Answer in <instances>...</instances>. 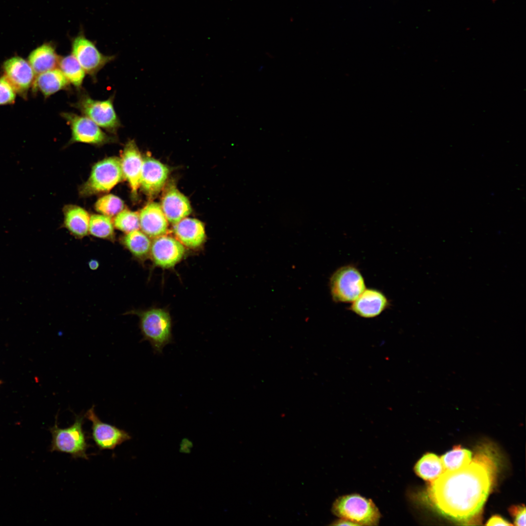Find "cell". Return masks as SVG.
I'll list each match as a JSON object with an SVG mask.
<instances>
[{"label": "cell", "mask_w": 526, "mask_h": 526, "mask_svg": "<svg viewBox=\"0 0 526 526\" xmlns=\"http://www.w3.org/2000/svg\"><path fill=\"white\" fill-rule=\"evenodd\" d=\"M492 461L478 454L467 466L445 471L430 483L426 498L438 512L453 521L466 522L475 517L486 502L494 478Z\"/></svg>", "instance_id": "6da1fadb"}, {"label": "cell", "mask_w": 526, "mask_h": 526, "mask_svg": "<svg viewBox=\"0 0 526 526\" xmlns=\"http://www.w3.org/2000/svg\"><path fill=\"white\" fill-rule=\"evenodd\" d=\"M128 313L139 317L142 340L150 342L154 354H161L165 346L173 342L172 319L166 309L150 308Z\"/></svg>", "instance_id": "7a4b0ae2"}, {"label": "cell", "mask_w": 526, "mask_h": 526, "mask_svg": "<svg viewBox=\"0 0 526 526\" xmlns=\"http://www.w3.org/2000/svg\"><path fill=\"white\" fill-rule=\"evenodd\" d=\"M56 417L55 425L49 428L52 435L50 451L69 454L74 458L89 459L86 451L90 445L83 429L84 416L75 415L74 423L66 428L58 426Z\"/></svg>", "instance_id": "3957f363"}, {"label": "cell", "mask_w": 526, "mask_h": 526, "mask_svg": "<svg viewBox=\"0 0 526 526\" xmlns=\"http://www.w3.org/2000/svg\"><path fill=\"white\" fill-rule=\"evenodd\" d=\"M332 510L336 516L357 526L377 525L380 517L372 501L358 494L339 497L333 504Z\"/></svg>", "instance_id": "277c9868"}, {"label": "cell", "mask_w": 526, "mask_h": 526, "mask_svg": "<svg viewBox=\"0 0 526 526\" xmlns=\"http://www.w3.org/2000/svg\"><path fill=\"white\" fill-rule=\"evenodd\" d=\"M113 99L112 95L106 100H96L86 93H81L72 106L100 127L115 133L121 123L115 111Z\"/></svg>", "instance_id": "5b68a950"}, {"label": "cell", "mask_w": 526, "mask_h": 526, "mask_svg": "<svg viewBox=\"0 0 526 526\" xmlns=\"http://www.w3.org/2000/svg\"><path fill=\"white\" fill-rule=\"evenodd\" d=\"M329 286L332 299L337 302L352 303L366 289L363 276L353 265L337 269L330 278Z\"/></svg>", "instance_id": "8992f818"}, {"label": "cell", "mask_w": 526, "mask_h": 526, "mask_svg": "<svg viewBox=\"0 0 526 526\" xmlns=\"http://www.w3.org/2000/svg\"><path fill=\"white\" fill-rule=\"evenodd\" d=\"M123 178L120 159L106 158L94 166L90 177L81 187V193L89 195L108 191Z\"/></svg>", "instance_id": "52a82bcc"}, {"label": "cell", "mask_w": 526, "mask_h": 526, "mask_svg": "<svg viewBox=\"0 0 526 526\" xmlns=\"http://www.w3.org/2000/svg\"><path fill=\"white\" fill-rule=\"evenodd\" d=\"M71 44L72 55L94 80L99 71L115 58L114 56L101 53L94 43L86 38L83 31L71 39Z\"/></svg>", "instance_id": "ba28073f"}, {"label": "cell", "mask_w": 526, "mask_h": 526, "mask_svg": "<svg viewBox=\"0 0 526 526\" xmlns=\"http://www.w3.org/2000/svg\"><path fill=\"white\" fill-rule=\"evenodd\" d=\"M61 116L71 130V143L81 142L100 145L114 139L105 133L96 123L84 115L71 112H63Z\"/></svg>", "instance_id": "9c48e42d"}, {"label": "cell", "mask_w": 526, "mask_h": 526, "mask_svg": "<svg viewBox=\"0 0 526 526\" xmlns=\"http://www.w3.org/2000/svg\"><path fill=\"white\" fill-rule=\"evenodd\" d=\"M84 416L92 422L91 437L100 450H114L132 438L125 430L101 421L95 413L94 406L87 411Z\"/></svg>", "instance_id": "30bf717a"}, {"label": "cell", "mask_w": 526, "mask_h": 526, "mask_svg": "<svg viewBox=\"0 0 526 526\" xmlns=\"http://www.w3.org/2000/svg\"><path fill=\"white\" fill-rule=\"evenodd\" d=\"M185 253V246L181 242L165 234L151 242L150 257L155 266L168 269L181 261Z\"/></svg>", "instance_id": "8fae6325"}, {"label": "cell", "mask_w": 526, "mask_h": 526, "mask_svg": "<svg viewBox=\"0 0 526 526\" xmlns=\"http://www.w3.org/2000/svg\"><path fill=\"white\" fill-rule=\"evenodd\" d=\"M2 70L3 76L16 93L24 98L26 97L36 77L35 73L28 61L20 56H14L3 62Z\"/></svg>", "instance_id": "7c38bea8"}, {"label": "cell", "mask_w": 526, "mask_h": 526, "mask_svg": "<svg viewBox=\"0 0 526 526\" xmlns=\"http://www.w3.org/2000/svg\"><path fill=\"white\" fill-rule=\"evenodd\" d=\"M120 160L123 177L129 183L132 192L136 194L140 187L143 158L133 140L126 143Z\"/></svg>", "instance_id": "4fadbf2b"}, {"label": "cell", "mask_w": 526, "mask_h": 526, "mask_svg": "<svg viewBox=\"0 0 526 526\" xmlns=\"http://www.w3.org/2000/svg\"><path fill=\"white\" fill-rule=\"evenodd\" d=\"M169 173L166 165L153 158L145 157L143 158L140 187L149 195H154L163 188Z\"/></svg>", "instance_id": "5bb4252c"}, {"label": "cell", "mask_w": 526, "mask_h": 526, "mask_svg": "<svg viewBox=\"0 0 526 526\" xmlns=\"http://www.w3.org/2000/svg\"><path fill=\"white\" fill-rule=\"evenodd\" d=\"M386 296L376 289H365L351 303L350 310L357 315L365 318H372L379 315L389 306Z\"/></svg>", "instance_id": "9a60e30c"}, {"label": "cell", "mask_w": 526, "mask_h": 526, "mask_svg": "<svg viewBox=\"0 0 526 526\" xmlns=\"http://www.w3.org/2000/svg\"><path fill=\"white\" fill-rule=\"evenodd\" d=\"M160 206L168 222L173 225L186 218L191 212L188 199L173 186L167 189L163 195Z\"/></svg>", "instance_id": "2e32d148"}, {"label": "cell", "mask_w": 526, "mask_h": 526, "mask_svg": "<svg viewBox=\"0 0 526 526\" xmlns=\"http://www.w3.org/2000/svg\"><path fill=\"white\" fill-rule=\"evenodd\" d=\"M139 216L140 227L149 237L155 238L167 232L168 221L157 203L148 204L141 210Z\"/></svg>", "instance_id": "e0dca14e"}, {"label": "cell", "mask_w": 526, "mask_h": 526, "mask_svg": "<svg viewBox=\"0 0 526 526\" xmlns=\"http://www.w3.org/2000/svg\"><path fill=\"white\" fill-rule=\"evenodd\" d=\"M173 231L180 242L185 246L192 249H198L206 241L204 225L197 219L183 218L173 225Z\"/></svg>", "instance_id": "ac0fdd59"}, {"label": "cell", "mask_w": 526, "mask_h": 526, "mask_svg": "<svg viewBox=\"0 0 526 526\" xmlns=\"http://www.w3.org/2000/svg\"><path fill=\"white\" fill-rule=\"evenodd\" d=\"M70 83L59 68H55L38 74L35 78L32 89L34 93H40L45 98L61 90L70 89Z\"/></svg>", "instance_id": "d6986e66"}, {"label": "cell", "mask_w": 526, "mask_h": 526, "mask_svg": "<svg viewBox=\"0 0 526 526\" xmlns=\"http://www.w3.org/2000/svg\"><path fill=\"white\" fill-rule=\"evenodd\" d=\"M59 56L56 46L52 42L43 43L33 50L28 56V62L37 75L56 68Z\"/></svg>", "instance_id": "ffe728a7"}, {"label": "cell", "mask_w": 526, "mask_h": 526, "mask_svg": "<svg viewBox=\"0 0 526 526\" xmlns=\"http://www.w3.org/2000/svg\"><path fill=\"white\" fill-rule=\"evenodd\" d=\"M120 242L133 258L139 263H143L150 257L151 242L142 231L137 229L125 233Z\"/></svg>", "instance_id": "44dd1931"}, {"label": "cell", "mask_w": 526, "mask_h": 526, "mask_svg": "<svg viewBox=\"0 0 526 526\" xmlns=\"http://www.w3.org/2000/svg\"><path fill=\"white\" fill-rule=\"evenodd\" d=\"M64 225L74 236L82 238L89 233L90 216L83 208L69 205L64 209Z\"/></svg>", "instance_id": "7402d4cb"}, {"label": "cell", "mask_w": 526, "mask_h": 526, "mask_svg": "<svg viewBox=\"0 0 526 526\" xmlns=\"http://www.w3.org/2000/svg\"><path fill=\"white\" fill-rule=\"evenodd\" d=\"M414 470L418 476L430 483L445 471L440 458L432 453L424 454L417 461Z\"/></svg>", "instance_id": "603a6c76"}, {"label": "cell", "mask_w": 526, "mask_h": 526, "mask_svg": "<svg viewBox=\"0 0 526 526\" xmlns=\"http://www.w3.org/2000/svg\"><path fill=\"white\" fill-rule=\"evenodd\" d=\"M58 66L70 84L81 89L86 73L73 55L60 56Z\"/></svg>", "instance_id": "cb8c5ba5"}, {"label": "cell", "mask_w": 526, "mask_h": 526, "mask_svg": "<svg viewBox=\"0 0 526 526\" xmlns=\"http://www.w3.org/2000/svg\"><path fill=\"white\" fill-rule=\"evenodd\" d=\"M440 459L445 471H452L460 469L471 461L472 453L467 449L459 445L454 446L452 450L443 455Z\"/></svg>", "instance_id": "d4e9b609"}, {"label": "cell", "mask_w": 526, "mask_h": 526, "mask_svg": "<svg viewBox=\"0 0 526 526\" xmlns=\"http://www.w3.org/2000/svg\"><path fill=\"white\" fill-rule=\"evenodd\" d=\"M113 226L109 217L102 214H94L90 216L89 232L96 238L113 242Z\"/></svg>", "instance_id": "484cf974"}, {"label": "cell", "mask_w": 526, "mask_h": 526, "mask_svg": "<svg viewBox=\"0 0 526 526\" xmlns=\"http://www.w3.org/2000/svg\"><path fill=\"white\" fill-rule=\"evenodd\" d=\"M124 207L123 201L113 194L102 196L95 204V208L97 211L109 217L116 216L123 210Z\"/></svg>", "instance_id": "4316f807"}, {"label": "cell", "mask_w": 526, "mask_h": 526, "mask_svg": "<svg viewBox=\"0 0 526 526\" xmlns=\"http://www.w3.org/2000/svg\"><path fill=\"white\" fill-rule=\"evenodd\" d=\"M113 225L116 228L125 233L139 229V213L130 210L123 209L116 215Z\"/></svg>", "instance_id": "83f0119b"}, {"label": "cell", "mask_w": 526, "mask_h": 526, "mask_svg": "<svg viewBox=\"0 0 526 526\" xmlns=\"http://www.w3.org/2000/svg\"><path fill=\"white\" fill-rule=\"evenodd\" d=\"M16 93L11 85L4 77H0V105L12 104L15 102Z\"/></svg>", "instance_id": "f1b7e54d"}, {"label": "cell", "mask_w": 526, "mask_h": 526, "mask_svg": "<svg viewBox=\"0 0 526 526\" xmlns=\"http://www.w3.org/2000/svg\"><path fill=\"white\" fill-rule=\"evenodd\" d=\"M509 512L514 518L515 526H526V507L524 505L511 507L509 509Z\"/></svg>", "instance_id": "f546056e"}, {"label": "cell", "mask_w": 526, "mask_h": 526, "mask_svg": "<svg viewBox=\"0 0 526 526\" xmlns=\"http://www.w3.org/2000/svg\"><path fill=\"white\" fill-rule=\"evenodd\" d=\"M487 526H511L508 521L498 515L492 516L486 524Z\"/></svg>", "instance_id": "4dcf8cb0"}, {"label": "cell", "mask_w": 526, "mask_h": 526, "mask_svg": "<svg viewBox=\"0 0 526 526\" xmlns=\"http://www.w3.org/2000/svg\"><path fill=\"white\" fill-rule=\"evenodd\" d=\"M192 447V444L191 442L187 439H184L181 444L180 451L183 453H189L190 452V448Z\"/></svg>", "instance_id": "1f68e13d"}, {"label": "cell", "mask_w": 526, "mask_h": 526, "mask_svg": "<svg viewBox=\"0 0 526 526\" xmlns=\"http://www.w3.org/2000/svg\"><path fill=\"white\" fill-rule=\"evenodd\" d=\"M332 525L335 526H357L355 524L344 519H340L333 522Z\"/></svg>", "instance_id": "d6a6232c"}, {"label": "cell", "mask_w": 526, "mask_h": 526, "mask_svg": "<svg viewBox=\"0 0 526 526\" xmlns=\"http://www.w3.org/2000/svg\"><path fill=\"white\" fill-rule=\"evenodd\" d=\"M89 266L90 269H93V270H95V269H96L98 268V267L99 266V263H98V262L97 261L94 260H91L89 262Z\"/></svg>", "instance_id": "836d02e7"}, {"label": "cell", "mask_w": 526, "mask_h": 526, "mask_svg": "<svg viewBox=\"0 0 526 526\" xmlns=\"http://www.w3.org/2000/svg\"></svg>", "instance_id": "e575fe53"}]
</instances>
